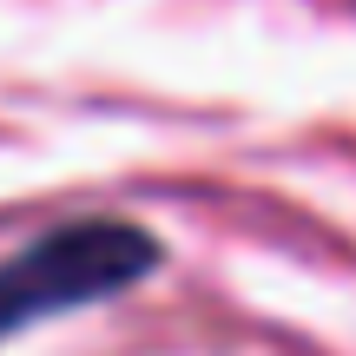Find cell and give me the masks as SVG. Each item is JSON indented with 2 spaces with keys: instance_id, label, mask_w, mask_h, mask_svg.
Masks as SVG:
<instances>
[{
  "instance_id": "cell-1",
  "label": "cell",
  "mask_w": 356,
  "mask_h": 356,
  "mask_svg": "<svg viewBox=\"0 0 356 356\" xmlns=\"http://www.w3.org/2000/svg\"><path fill=\"white\" fill-rule=\"evenodd\" d=\"M159 270V238L126 218H73L0 264V337L40 317L99 304Z\"/></svg>"
}]
</instances>
